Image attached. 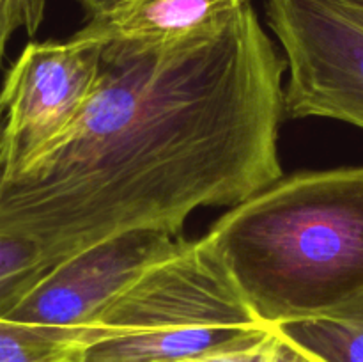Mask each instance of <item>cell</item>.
Returning <instances> with one entry per match:
<instances>
[{"mask_svg": "<svg viewBox=\"0 0 363 362\" xmlns=\"http://www.w3.org/2000/svg\"><path fill=\"white\" fill-rule=\"evenodd\" d=\"M101 73V45L28 43L0 87L6 116L2 180H14L64 141L91 102Z\"/></svg>", "mask_w": 363, "mask_h": 362, "instance_id": "cell-5", "label": "cell"}, {"mask_svg": "<svg viewBox=\"0 0 363 362\" xmlns=\"http://www.w3.org/2000/svg\"><path fill=\"white\" fill-rule=\"evenodd\" d=\"M78 2H80L82 7L87 11L89 18H92V16H96V14L106 11L108 7H112L117 0H78Z\"/></svg>", "mask_w": 363, "mask_h": 362, "instance_id": "cell-12", "label": "cell"}, {"mask_svg": "<svg viewBox=\"0 0 363 362\" xmlns=\"http://www.w3.org/2000/svg\"><path fill=\"white\" fill-rule=\"evenodd\" d=\"M176 234L137 229L98 241L50 270L6 318L85 351L89 332L113 300L179 247Z\"/></svg>", "mask_w": 363, "mask_h": 362, "instance_id": "cell-6", "label": "cell"}, {"mask_svg": "<svg viewBox=\"0 0 363 362\" xmlns=\"http://www.w3.org/2000/svg\"><path fill=\"white\" fill-rule=\"evenodd\" d=\"M0 362H84V350L30 325L0 318Z\"/></svg>", "mask_w": 363, "mask_h": 362, "instance_id": "cell-9", "label": "cell"}, {"mask_svg": "<svg viewBox=\"0 0 363 362\" xmlns=\"http://www.w3.org/2000/svg\"><path fill=\"white\" fill-rule=\"evenodd\" d=\"M269 327L363 297V167L282 176L201 238Z\"/></svg>", "mask_w": 363, "mask_h": 362, "instance_id": "cell-2", "label": "cell"}, {"mask_svg": "<svg viewBox=\"0 0 363 362\" xmlns=\"http://www.w3.org/2000/svg\"><path fill=\"white\" fill-rule=\"evenodd\" d=\"M286 62L252 4L162 45H101L99 84L64 141L0 197L59 265L116 234L177 233L284 176Z\"/></svg>", "mask_w": 363, "mask_h": 362, "instance_id": "cell-1", "label": "cell"}, {"mask_svg": "<svg viewBox=\"0 0 363 362\" xmlns=\"http://www.w3.org/2000/svg\"><path fill=\"white\" fill-rule=\"evenodd\" d=\"M250 0H117L74 38L94 45H162L218 28Z\"/></svg>", "mask_w": 363, "mask_h": 362, "instance_id": "cell-7", "label": "cell"}, {"mask_svg": "<svg viewBox=\"0 0 363 362\" xmlns=\"http://www.w3.org/2000/svg\"><path fill=\"white\" fill-rule=\"evenodd\" d=\"M156 362H293V350L272 327L261 336L220 350L194 355V357Z\"/></svg>", "mask_w": 363, "mask_h": 362, "instance_id": "cell-10", "label": "cell"}, {"mask_svg": "<svg viewBox=\"0 0 363 362\" xmlns=\"http://www.w3.org/2000/svg\"><path fill=\"white\" fill-rule=\"evenodd\" d=\"M337 2L363 23V0H337Z\"/></svg>", "mask_w": 363, "mask_h": 362, "instance_id": "cell-13", "label": "cell"}, {"mask_svg": "<svg viewBox=\"0 0 363 362\" xmlns=\"http://www.w3.org/2000/svg\"><path fill=\"white\" fill-rule=\"evenodd\" d=\"M6 116H4V110L0 106V180H2L4 174V155H6Z\"/></svg>", "mask_w": 363, "mask_h": 362, "instance_id": "cell-14", "label": "cell"}, {"mask_svg": "<svg viewBox=\"0 0 363 362\" xmlns=\"http://www.w3.org/2000/svg\"><path fill=\"white\" fill-rule=\"evenodd\" d=\"M273 329L291 346L325 362H363V297L328 314Z\"/></svg>", "mask_w": 363, "mask_h": 362, "instance_id": "cell-8", "label": "cell"}, {"mask_svg": "<svg viewBox=\"0 0 363 362\" xmlns=\"http://www.w3.org/2000/svg\"><path fill=\"white\" fill-rule=\"evenodd\" d=\"M289 71L284 114L363 128V23L337 0H266Z\"/></svg>", "mask_w": 363, "mask_h": 362, "instance_id": "cell-4", "label": "cell"}, {"mask_svg": "<svg viewBox=\"0 0 363 362\" xmlns=\"http://www.w3.org/2000/svg\"><path fill=\"white\" fill-rule=\"evenodd\" d=\"M46 0H0V66L18 32L34 35L45 20Z\"/></svg>", "mask_w": 363, "mask_h": 362, "instance_id": "cell-11", "label": "cell"}, {"mask_svg": "<svg viewBox=\"0 0 363 362\" xmlns=\"http://www.w3.org/2000/svg\"><path fill=\"white\" fill-rule=\"evenodd\" d=\"M291 350H293V362H325V361H321V358L314 357V355L307 353V351H303V350H298V348H294V346H291Z\"/></svg>", "mask_w": 363, "mask_h": 362, "instance_id": "cell-15", "label": "cell"}, {"mask_svg": "<svg viewBox=\"0 0 363 362\" xmlns=\"http://www.w3.org/2000/svg\"><path fill=\"white\" fill-rule=\"evenodd\" d=\"M199 240L142 273L87 336L84 362L194 357L268 332Z\"/></svg>", "mask_w": 363, "mask_h": 362, "instance_id": "cell-3", "label": "cell"}]
</instances>
